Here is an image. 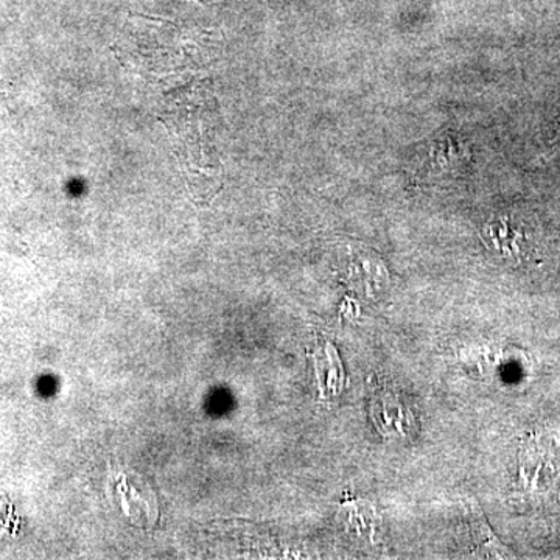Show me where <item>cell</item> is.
<instances>
[{
	"label": "cell",
	"instance_id": "obj_1",
	"mask_svg": "<svg viewBox=\"0 0 560 560\" xmlns=\"http://www.w3.org/2000/svg\"><path fill=\"white\" fill-rule=\"evenodd\" d=\"M521 477L526 489L547 493L560 481V427L534 434L521 452Z\"/></svg>",
	"mask_w": 560,
	"mask_h": 560
}]
</instances>
